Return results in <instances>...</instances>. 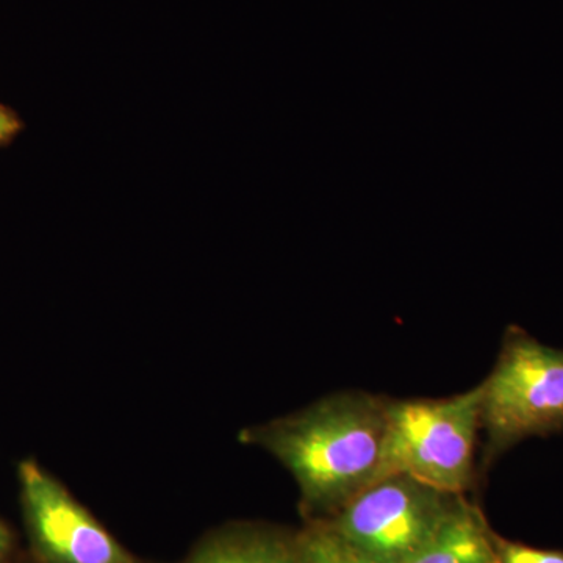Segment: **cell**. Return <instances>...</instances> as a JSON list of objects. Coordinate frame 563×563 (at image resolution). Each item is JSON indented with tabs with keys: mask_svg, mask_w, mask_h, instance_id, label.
<instances>
[{
	"mask_svg": "<svg viewBox=\"0 0 563 563\" xmlns=\"http://www.w3.org/2000/svg\"><path fill=\"white\" fill-rule=\"evenodd\" d=\"M481 404V384L451 398L388 399L377 479L401 473L437 490L463 496L474 483Z\"/></svg>",
	"mask_w": 563,
	"mask_h": 563,
	"instance_id": "7a4b0ae2",
	"label": "cell"
},
{
	"mask_svg": "<svg viewBox=\"0 0 563 563\" xmlns=\"http://www.w3.org/2000/svg\"><path fill=\"white\" fill-rule=\"evenodd\" d=\"M22 122L13 110L0 103V146L9 144L21 132Z\"/></svg>",
	"mask_w": 563,
	"mask_h": 563,
	"instance_id": "30bf717a",
	"label": "cell"
},
{
	"mask_svg": "<svg viewBox=\"0 0 563 563\" xmlns=\"http://www.w3.org/2000/svg\"><path fill=\"white\" fill-rule=\"evenodd\" d=\"M295 539L302 563H379L346 542L322 520L309 521Z\"/></svg>",
	"mask_w": 563,
	"mask_h": 563,
	"instance_id": "ba28073f",
	"label": "cell"
},
{
	"mask_svg": "<svg viewBox=\"0 0 563 563\" xmlns=\"http://www.w3.org/2000/svg\"><path fill=\"white\" fill-rule=\"evenodd\" d=\"M481 387L484 468L526 439L563 432V350L510 325Z\"/></svg>",
	"mask_w": 563,
	"mask_h": 563,
	"instance_id": "3957f363",
	"label": "cell"
},
{
	"mask_svg": "<svg viewBox=\"0 0 563 563\" xmlns=\"http://www.w3.org/2000/svg\"><path fill=\"white\" fill-rule=\"evenodd\" d=\"M11 537L9 529L5 528L2 523H0V561L5 558V554L9 553Z\"/></svg>",
	"mask_w": 563,
	"mask_h": 563,
	"instance_id": "8fae6325",
	"label": "cell"
},
{
	"mask_svg": "<svg viewBox=\"0 0 563 563\" xmlns=\"http://www.w3.org/2000/svg\"><path fill=\"white\" fill-rule=\"evenodd\" d=\"M492 543L498 563H563V551L542 550L512 542L493 531Z\"/></svg>",
	"mask_w": 563,
	"mask_h": 563,
	"instance_id": "9c48e42d",
	"label": "cell"
},
{
	"mask_svg": "<svg viewBox=\"0 0 563 563\" xmlns=\"http://www.w3.org/2000/svg\"><path fill=\"white\" fill-rule=\"evenodd\" d=\"M387 406V398L372 393H335L301 412L246 429L240 439L268 451L290 472L309 521L328 520L379 476Z\"/></svg>",
	"mask_w": 563,
	"mask_h": 563,
	"instance_id": "6da1fadb",
	"label": "cell"
},
{
	"mask_svg": "<svg viewBox=\"0 0 563 563\" xmlns=\"http://www.w3.org/2000/svg\"><path fill=\"white\" fill-rule=\"evenodd\" d=\"M184 563H302L295 537L233 526L202 540Z\"/></svg>",
	"mask_w": 563,
	"mask_h": 563,
	"instance_id": "52a82bcc",
	"label": "cell"
},
{
	"mask_svg": "<svg viewBox=\"0 0 563 563\" xmlns=\"http://www.w3.org/2000/svg\"><path fill=\"white\" fill-rule=\"evenodd\" d=\"M459 498L406 474L391 473L322 521L373 561L404 563L431 539Z\"/></svg>",
	"mask_w": 563,
	"mask_h": 563,
	"instance_id": "277c9868",
	"label": "cell"
},
{
	"mask_svg": "<svg viewBox=\"0 0 563 563\" xmlns=\"http://www.w3.org/2000/svg\"><path fill=\"white\" fill-rule=\"evenodd\" d=\"M404 563H498L483 512L461 496L435 533Z\"/></svg>",
	"mask_w": 563,
	"mask_h": 563,
	"instance_id": "8992f818",
	"label": "cell"
},
{
	"mask_svg": "<svg viewBox=\"0 0 563 563\" xmlns=\"http://www.w3.org/2000/svg\"><path fill=\"white\" fill-rule=\"evenodd\" d=\"M33 539L49 563H143L36 463L20 470Z\"/></svg>",
	"mask_w": 563,
	"mask_h": 563,
	"instance_id": "5b68a950",
	"label": "cell"
}]
</instances>
